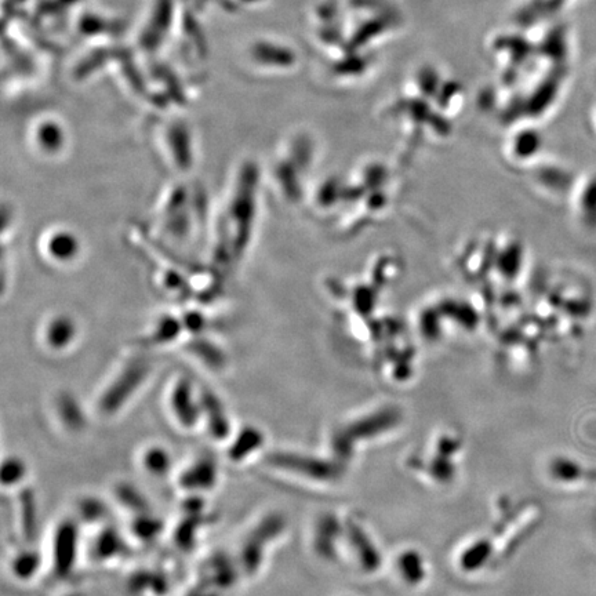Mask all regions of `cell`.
I'll use <instances>...</instances> for the list:
<instances>
[{"instance_id":"cell-22","label":"cell","mask_w":596,"mask_h":596,"mask_svg":"<svg viewBox=\"0 0 596 596\" xmlns=\"http://www.w3.org/2000/svg\"><path fill=\"white\" fill-rule=\"evenodd\" d=\"M493 554L492 544L488 540H479L470 545L460 558L461 569L465 572H475L486 565Z\"/></svg>"},{"instance_id":"cell-9","label":"cell","mask_w":596,"mask_h":596,"mask_svg":"<svg viewBox=\"0 0 596 596\" xmlns=\"http://www.w3.org/2000/svg\"><path fill=\"white\" fill-rule=\"evenodd\" d=\"M50 412L58 428L67 435L79 436L89 430V409L69 392H60L54 396Z\"/></svg>"},{"instance_id":"cell-2","label":"cell","mask_w":596,"mask_h":596,"mask_svg":"<svg viewBox=\"0 0 596 596\" xmlns=\"http://www.w3.org/2000/svg\"><path fill=\"white\" fill-rule=\"evenodd\" d=\"M285 516L278 512H270L250 526L249 532L243 537L241 547L236 554V561L243 577L254 579L261 572L267 556V548L275 543L286 530Z\"/></svg>"},{"instance_id":"cell-17","label":"cell","mask_w":596,"mask_h":596,"mask_svg":"<svg viewBox=\"0 0 596 596\" xmlns=\"http://www.w3.org/2000/svg\"><path fill=\"white\" fill-rule=\"evenodd\" d=\"M165 530V521L161 516L155 515L154 511L143 512V514L133 515L130 518V539L136 541V543H155L156 540L161 539Z\"/></svg>"},{"instance_id":"cell-25","label":"cell","mask_w":596,"mask_h":596,"mask_svg":"<svg viewBox=\"0 0 596 596\" xmlns=\"http://www.w3.org/2000/svg\"><path fill=\"white\" fill-rule=\"evenodd\" d=\"M72 336H74V330L69 326L68 322L54 323L49 329V336H47V344L52 347L53 350H64L71 343Z\"/></svg>"},{"instance_id":"cell-8","label":"cell","mask_w":596,"mask_h":596,"mask_svg":"<svg viewBox=\"0 0 596 596\" xmlns=\"http://www.w3.org/2000/svg\"><path fill=\"white\" fill-rule=\"evenodd\" d=\"M202 428L206 430L207 435L217 443H227L230 441L235 428L232 424V417L224 405L223 399L212 390L202 388Z\"/></svg>"},{"instance_id":"cell-13","label":"cell","mask_w":596,"mask_h":596,"mask_svg":"<svg viewBox=\"0 0 596 596\" xmlns=\"http://www.w3.org/2000/svg\"><path fill=\"white\" fill-rule=\"evenodd\" d=\"M46 562V556L41 550L34 545L24 544L10 554L7 569L10 577L17 583L29 584L38 579L39 574L45 570Z\"/></svg>"},{"instance_id":"cell-15","label":"cell","mask_w":596,"mask_h":596,"mask_svg":"<svg viewBox=\"0 0 596 596\" xmlns=\"http://www.w3.org/2000/svg\"><path fill=\"white\" fill-rule=\"evenodd\" d=\"M138 467L149 478L166 479L173 474V454L162 443H149L143 446L137 456Z\"/></svg>"},{"instance_id":"cell-16","label":"cell","mask_w":596,"mask_h":596,"mask_svg":"<svg viewBox=\"0 0 596 596\" xmlns=\"http://www.w3.org/2000/svg\"><path fill=\"white\" fill-rule=\"evenodd\" d=\"M82 526L89 525L94 528L107 525L111 516V505L107 500L94 494L78 497L75 501V512L72 514Z\"/></svg>"},{"instance_id":"cell-19","label":"cell","mask_w":596,"mask_h":596,"mask_svg":"<svg viewBox=\"0 0 596 596\" xmlns=\"http://www.w3.org/2000/svg\"><path fill=\"white\" fill-rule=\"evenodd\" d=\"M112 499L132 516L154 511L147 496L134 483L126 481L115 483L112 488Z\"/></svg>"},{"instance_id":"cell-28","label":"cell","mask_w":596,"mask_h":596,"mask_svg":"<svg viewBox=\"0 0 596 596\" xmlns=\"http://www.w3.org/2000/svg\"><path fill=\"white\" fill-rule=\"evenodd\" d=\"M218 592L220 591L214 590V588L209 587V585L199 583L196 585L195 590L188 592L185 596H218Z\"/></svg>"},{"instance_id":"cell-14","label":"cell","mask_w":596,"mask_h":596,"mask_svg":"<svg viewBox=\"0 0 596 596\" xmlns=\"http://www.w3.org/2000/svg\"><path fill=\"white\" fill-rule=\"evenodd\" d=\"M14 518H16L17 532L25 544H31L36 532H38V503L32 490L25 488L17 490L16 501H14Z\"/></svg>"},{"instance_id":"cell-21","label":"cell","mask_w":596,"mask_h":596,"mask_svg":"<svg viewBox=\"0 0 596 596\" xmlns=\"http://www.w3.org/2000/svg\"><path fill=\"white\" fill-rule=\"evenodd\" d=\"M2 488L5 490H20L27 485L29 465L23 457L10 454L2 463Z\"/></svg>"},{"instance_id":"cell-10","label":"cell","mask_w":596,"mask_h":596,"mask_svg":"<svg viewBox=\"0 0 596 596\" xmlns=\"http://www.w3.org/2000/svg\"><path fill=\"white\" fill-rule=\"evenodd\" d=\"M267 443V435L254 424H243L236 427L230 441L225 443V457L234 465H242L254 460L257 454L263 453Z\"/></svg>"},{"instance_id":"cell-4","label":"cell","mask_w":596,"mask_h":596,"mask_svg":"<svg viewBox=\"0 0 596 596\" xmlns=\"http://www.w3.org/2000/svg\"><path fill=\"white\" fill-rule=\"evenodd\" d=\"M401 412L395 407H385L379 412L372 413L365 417L345 425L334 432L332 438V446L334 453L341 460L350 459L352 456V449L356 442L361 439H370L374 436H379L395 428L401 423Z\"/></svg>"},{"instance_id":"cell-6","label":"cell","mask_w":596,"mask_h":596,"mask_svg":"<svg viewBox=\"0 0 596 596\" xmlns=\"http://www.w3.org/2000/svg\"><path fill=\"white\" fill-rule=\"evenodd\" d=\"M265 464L275 471L287 472L301 476V478L311 479V481L329 482L339 478L341 467L333 461L318 459V457L307 456L296 452H287V450H274L265 454Z\"/></svg>"},{"instance_id":"cell-3","label":"cell","mask_w":596,"mask_h":596,"mask_svg":"<svg viewBox=\"0 0 596 596\" xmlns=\"http://www.w3.org/2000/svg\"><path fill=\"white\" fill-rule=\"evenodd\" d=\"M82 525L74 515L58 519L50 536L47 566L56 580L67 581L74 576L81 555Z\"/></svg>"},{"instance_id":"cell-20","label":"cell","mask_w":596,"mask_h":596,"mask_svg":"<svg viewBox=\"0 0 596 596\" xmlns=\"http://www.w3.org/2000/svg\"><path fill=\"white\" fill-rule=\"evenodd\" d=\"M340 534L339 521L333 515H325L316 523L315 551L323 558H333L337 537Z\"/></svg>"},{"instance_id":"cell-11","label":"cell","mask_w":596,"mask_h":596,"mask_svg":"<svg viewBox=\"0 0 596 596\" xmlns=\"http://www.w3.org/2000/svg\"><path fill=\"white\" fill-rule=\"evenodd\" d=\"M199 574H201L199 583L209 585L217 591L230 590L239 577H243L236 556L225 554V552H217V554L209 556L202 563Z\"/></svg>"},{"instance_id":"cell-27","label":"cell","mask_w":596,"mask_h":596,"mask_svg":"<svg viewBox=\"0 0 596 596\" xmlns=\"http://www.w3.org/2000/svg\"><path fill=\"white\" fill-rule=\"evenodd\" d=\"M459 449L460 442L454 438H449V436H445L438 443V454H442V456L452 457Z\"/></svg>"},{"instance_id":"cell-5","label":"cell","mask_w":596,"mask_h":596,"mask_svg":"<svg viewBox=\"0 0 596 596\" xmlns=\"http://www.w3.org/2000/svg\"><path fill=\"white\" fill-rule=\"evenodd\" d=\"M166 412L178 430H199L202 428L201 390L183 377L174 381L167 391Z\"/></svg>"},{"instance_id":"cell-18","label":"cell","mask_w":596,"mask_h":596,"mask_svg":"<svg viewBox=\"0 0 596 596\" xmlns=\"http://www.w3.org/2000/svg\"><path fill=\"white\" fill-rule=\"evenodd\" d=\"M347 533L352 547L355 548L356 554H358L362 568L366 572H374V570L379 569L381 565L379 550L374 547L372 540L363 532V529L359 528L356 523L348 522Z\"/></svg>"},{"instance_id":"cell-23","label":"cell","mask_w":596,"mask_h":596,"mask_svg":"<svg viewBox=\"0 0 596 596\" xmlns=\"http://www.w3.org/2000/svg\"><path fill=\"white\" fill-rule=\"evenodd\" d=\"M398 569L407 584L417 585L424 580V562L417 551L403 552L398 559Z\"/></svg>"},{"instance_id":"cell-24","label":"cell","mask_w":596,"mask_h":596,"mask_svg":"<svg viewBox=\"0 0 596 596\" xmlns=\"http://www.w3.org/2000/svg\"><path fill=\"white\" fill-rule=\"evenodd\" d=\"M551 474L558 481L569 483L580 481L584 476V470L576 461L559 457L551 463Z\"/></svg>"},{"instance_id":"cell-26","label":"cell","mask_w":596,"mask_h":596,"mask_svg":"<svg viewBox=\"0 0 596 596\" xmlns=\"http://www.w3.org/2000/svg\"><path fill=\"white\" fill-rule=\"evenodd\" d=\"M454 472H456V468H454V464L450 461V457L438 454V456L432 460L430 474L436 481L450 482L453 479Z\"/></svg>"},{"instance_id":"cell-12","label":"cell","mask_w":596,"mask_h":596,"mask_svg":"<svg viewBox=\"0 0 596 596\" xmlns=\"http://www.w3.org/2000/svg\"><path fill=\"white\" fill-rule=\"evenodd\" d=\"M90 551L97 565H112L125 558L129 552V543L121 530L107 523L97 529Z\"/></svg>"},{"instance_id":"cell-29","label":"cell","mask_w":596,"mask_h":596,"mask_svg":"<svg viewBox=\"0 0 596 596\" xmlns=\"http://www.w3.org/2000/svg\"><path fill=\"white\" fill-rule=\"evenodd\" d=\"M58 596H87V595L85 594V592H83L81 590H74V591L64 592V594H61Z\"/></svg>"},{"instance_id":"cell-1","label":"cell","mask_w":596,"mask_h":596,"mask_svg":"<svg viewBox=\"0 0 596 596\" xmlns=\"http://www.w3.org/2000/svg\"><path fill=\"white\" fill-rule=\"evenodd\" d=\"M149 376L148 363L134 361L127 363L115 374L114 379L98 392L93 405V413L103 420L121 416L126 407L143 390Z\"/></svg>"},{"instance_id":"cell-7","label":"cell","mask_w":596,"mask_h":596,"mask_svg":"<svg viewBox=\"0 0 596 596\" xmlns=\"http://www.w3.org/2000/svg\"><path fill=\"white\" fill-rule=\"evenodd\" d=\"M221 482V468L209 456L195 457L176 474L177 488L185 496H205L213 493Z\"/></svg>"}]
</instances>
